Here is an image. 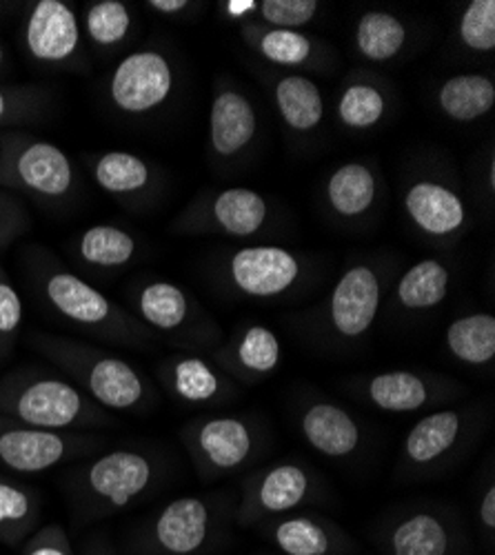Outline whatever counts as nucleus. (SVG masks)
<instances>
[{"label": "nucleus", "instance_id": "f257e3e1", "mask_svg": "<svg viewBox=\"0 0 495 555\" xmlns=\"http://www.w3.org/2000/svg\"><path fill=\"white\" fill-rule=\"evenodd\" d=\"M23 267L34 298L65 325L112 347L143 349L158 343V336L127 307L89 285L50 249L38 245L27 247Z\"/></svg>", "mask_w": 495, "mask_h": 555}, {"label": "nucleus", "instance_id": "f03ea898", "mask_svg": "<svg viewBox=\"0 0 495 555\" xmlns=\"http://www.w3.org/2000/svg\"><path fill=\"white\" fill-rule=\"evenodd\" d=\"M167 474V460L156 449L118 447L105 451L65 478L69 512L80 525L112 518L152 495Z\"/></svg>", "mask_w": 495, "mask_h": 555}, {"label": "nucleus", "instance_id": "7ed1b4c3", "mask_svg": "<svg viewBox=\"0 0 495 555\" xmlns=\"http://www.w3.org/2000/svg\"><path fill=\"white\" fill-rule=\"evenodd\" d=\"M31 347L50 360L96 404L116 413H143L156 404V389L127 358L92 343L48 332L29 334Z\"/></svg>", "mask_w": 495, "mask_h": 555}, {"label": "nucleus", "instance_id": "20e7f679", "mask_svg": "<svg viewBox=\"0 0 495 555\" xmlns=\"http://www.w3.org/2000/svg\"><path fill=\"white\" fill-rule=\"evenodd\" d=\"M0 413L18 423L50 431H94L116 425L103 409L71 380L40 369H14L0 378Z\"/></svg>", "mask_w": 495, "mask_h": 555}, {"label": "nucleus", "instance_id": "39448f33", "mask_svg": "<svg viewBox=\"0 0 495 555\" xmlns=\"http://www.w3.org/2000/svg\"><path fill=\"white\" fill-rule=\"evenodd\" d=\"M234 504L222 493L180 495L162 504L131 535L139 555H205L227 533Z\"/></svg>", "mask_w": 495, "mask_h": 555}, {"label": "nucleus", "instance_id": "423d86ee", "mask_svg": "<svg viewBox=\"0 0 495 555\" xmlns=\"http://www.w3.org/2000/svg\"><path fill=\"white\" fill-rule=\"evenodd\" d=\"M0 188L36 203L63 205L78 188L71 158L54 143L21 131H0Z\"/></svg>", "mask_w": 495, "mask_h": 555}, {"label": "nucleus", "instance_id": "0eeeda50", "mask_svg": "<svg viewBox=\"0 0 495 555\" xmlns=\"http://www.w3.org/2000/svg\"><path fill=\"white\" fill-rule=\"evenodd\" d=\"M129 311L158 338L198 353L222 343V330L200 305V300L169 281L152 278L143 281L129 294Z\"/></svg>", "mask_w": 495, "mask_h": 555}, {"label": "nucleus", "instance_id": "6e6552de", "mask_svg": "<svg viewBox=\"0 0 495 555\" xmlns=\"http://www.w3.org/2000/svg\"><path fill=\"white\" fill-rule=\"evenodd\" d=\"M180 440L205 482L249 467L262 449V429L245 415H205L180 429Z\"/></svg>", "mask_w": 495, "mask_h": 555}, {"label": "nucleus", "instance_id": "1a4fd4ad", "mask_svg": "<svg viewBox=\"0 0 495 555\" xmlns=\"http://www.w3.org/2000/svg\"><path fill=\"white\" fill-rule=\"evenodd\" d=\"M321 478L298 460H281L249 474L240 485L234 520L240 527H258L302 512L321 495Z\"/></svg>", "mask_w": 495, "mask_h": 555}, {"label": "nucleus", "instance_id": "9d476101", "mask_svg": "<svg viewBox=\"0 0 495 555\" xmlns=\"http://www.w3.org/2000/svg\"><path fill=\"white\" fill-rule=\"evenodd\" d=\"M103 444L101 436L38 429L0 413V469L10 474H44L92 455Z\"/></svg>", "mask_w": 495, "mask_h": 555}, {"label": "nucleus", "instance_id": "9b49d317", "mask_svg": "<svg viewBox=\"0 0 495 555\" xmlns=\"http://www.w3.org/2000/svg\"><path fill=\"white\" fill-rule=\"evenodd\" d=\"M385 281L374 262H353L338 278L321 313V332L336 345H357L374 330Z\"/></svg>", "mask_w": 495, "mask_h": 555}, {"label": "nucleus", "instance_id": "f8f14e48", "mask_svg": "<svg viewBox=\"0 0 495 555\" xmlns=\"http://www.w3.org/2000/svg\"><path fill=\"white\" fill-rule=\"evenodd\" d=\"M473 436V415L465 409H433L402 442L400 469L414 478L438 476L465 453Z\"/></svg>", "mask_w": 495, "mask_h": 555}, {"label": "nucleus", "instance_id": "ddd939ff", "mask_svg": "<svg viewBox=\"0 0 495 555\" xmlns=\"http://www.w3.org/2000/svg\"><path fill=\"white\" fill-rule=\"evenodd\" d=\"M378 544L385 555H460L467 533L452 508L414 504L382 525Z\"/></svg>", "mask_w": 495, "mask_h": 555}, {"label": "nucleus", "instance_id": "4468645a", "mask_svg": "<svg viewBox=\"0 0 495 555\" xmlns=\"http://www.w3.org/2000/svg\"><path fill=\"white\" fill-rule=\"evenodd\" d=\"M272 220L269 201L249 188H230L196 198L173 222L183 234L253 238Z\"/></svg>", "mask_w": 495, "mask_h": 555}, {"label": "nucleus", "instance_id": "2eb2a0df", "mask_svg": "<svg viewBox=\"0 0 495 555\" xmlns=\"http://www.w3.org/2000/svg\"><path fill=\"white\" fill-rule=\"evenodd\" d=\"M222 275L238 296L251 300H278L294 294L304 283L307 264L291 249L249 245L227 256Z\"/></svg>", "mask_w": 495, "mask_h": 555}, {"label": "nucleus", "instance_id": "dca6fc26", "mask_svg": "<svg viewBox=\"0 0 495 555\" xmlns=\"http://www.w3.org/2000/svg\"><path fill=\"white\" fill-rule=\"evenodd\" d=\"M23 50L40 67L82 72L87 61L76 10L63 0L31 3L23 23Z\"/></svg>", "mask_w": 495, "mask_h": 555}, {"label": "nucleus", "instance_id": "f3484780", "mask_svg": "<svg viewBox=\"0 0 495 555\" xmlns=\"http://www.w3.org/2000/svg\"><path fill=\"white\" fill-rule=\"evenodd\" d=\"M349 389L355 398L385 413H420L458 400L465 393L452 378L412 372V369H391V372L353 378Z\"/></svg>", "mask_w": 495, "mask_h": 555}, {"label": "nucleus", "instance_id": "a211bd4d", "mask_svg": "<svg viewBox=\"0 0 495 555\" xmlns=\"http://www.w3.org/2000/svg\"><path fill=\"white\" fill-rule=\"evenodd\" d=\"M175 89V69L167 54L154 48L127 54L109 76V103L125 116L160 109Z\"/></svg>", "mask_w": 495, "mask_h": 555}, {"label": "nucleus", "instance_id": "6ab92c4d", "mask_svg": "<svg viewBox=\"0 0 495 555\" xmlns=\"http://www.w3.org/2000/svg\"><path fill=\"white\" fill-rule=\"evenodd\" d=\"M156 378L180 404L222 406L238 396V385L200 353L180 351L156 364Z\"/></svg>", "mask_w": 495, "mask_h": 555}, {"label": "nucleus", "instance_id": "aec40b11", "mask_svg": "<svg viewBox=\"0 0 495 555\" xmlns=\"http://www.w3.org/2000/svg\"><path fill=\"white\" fill-rule=\"evenodd\" d=\"M211 362L236 385H260L278 372L283 345L274 330L262 322H247L216 347Z\"/></svg>", "mask_w": 495, "mask_h": 555}, {"label": "nucleus", "instance_id": "412c9836", "mask_svg": "<svg viewBox=\"0 0 495 555\" xmlns=\"http://www.w3.org/2000/svg\"><path fill=\"white\" fill-rule=\"evenodd\" d=\"M296 423L304 442L327 460H347L365 442L363 425L355 415L329 398H302Z\"/></svg>", "mask_w": 495, "mask_h": 555}, {"label": "nucleus", "instance_id": "4be33fe9", "mask_svg": "<svg viewBox=\"0 0 495 555\" xmlns=\"http://www.w3.org/2000/svg\"><path fill=\"white\" fill-rule=\"evenodd\" d=\"M258 531L281 555H351L353 538L331 518L296 512L258 525Z\"/></svg>", "mask_w": 495, "mask_h": 555}, {"label": "nucleus", "instance_id": "5701e85b", "mask_svg": "<svg viewBox=\"0 0 495 555\" xmlns=\"http://www.w3.org/2000/svg\"><path fill=\"white\" fill-rule=\"evenodd\" d=\"M258 133V112L230 82L213 89L209 105V152L218 163H232L251 147Z\"/></svg>", "mask_w": 495, "mask_h": 555}, {"label": "nucleus", "instance_id": "b1692460", "mask_svg": "<svg viewBox=\"0 0 495 555\" xmlns=\"http://www.w3.org/2000/svg\"><path fill=\"white\" fill-rule=\"evenodd\" d=\"M402 207L420 234L435 241H454L467 227L463 196L438 180H416L404 192Z\"/></svg>", "mask_w": 495, "mask_h": 555}, {"label": "nucleus", "instance_id": "393cba45", "mask_svg": "<svg viewBox=\"0 0 495 555\" xmlns=\"http://www.w3.org/2000/svg\"><path fill=\"white\" fill-rule=\"evenodd\" d=\"M240 36L262 61L283 69H321L329 61V48L307 31L266 27L258 21L240 25Z\"/></svg>", "mask_w": 495, "mask_h": 555}, {"label": "nucleus", "instance_id": "a878e982", "mask_svg": "<svg viewBox=\"0 0 495 555\" xmlns=\"http://www.w3.org/2000/svg\"><path fill=\"white\" fill-rule=\"evenodd\" d=\"M89 171H92L96 188L122 205L147 201L158 190L156 167L125 150L96 154L89 160Z\"/></svg>", "mask_w": 495, "mask_h": 555}, {"label": "nucleus", "instance_id": "bb28decb", "mask_svg": "<svg viewBox=\"0 0 495 555\" xmlns=\"http://www.w3.org/2000/svg\"><path fill=\"white\" fill-rule=\"evenodd\" d=\"M139 238L133 236L129 229L112 222H99L87 227L74 241L76 260L87 269L103 273H116L127 269L139 258Z\"/></svg>", "mask_w": 495, "mask_h": 555}, {"label": "nucleus", "instance_id": "cd10ccee", "mask_svg": "<svg viewBox=\"0 0 495 555\" xmlns=\"http://www.w3.org/2000/svg\"><path fill=\"white\" fill-rule=\"evenodd\" d=\"M378 173L367 163L338 165L325 182V201L334 216L342 220H360L374 211L378 203Z\"/></svg>", "mask_w": 495, "mask_h": 555}, {"label": "nucleus", "instance_id": "c85d7f7f", "mask_svg": "<svg viewBox=\"0 0 495 555\" xmlns=\"http://www.w3.org/2000/svg\"><path fill=\"white\" fill-rule=\"evenodd\" d=\"M42 520V498L29 485L0 472V544L21 548Z\"/></svg>", "mask_w": 495, "mask_h": 555}, {"label": "nucleus", "instance_id": "c756f323", "mask_svg": "<svg viewBox=\"0 0 495 555\" xmlns=\"http://www.w3.org/2000/svg\"><path fill=\"white\" fill-rule=\"evenodd\" d=\"M274 103L283 122L298 133L313 131L325 118L321 87L300 72H285L276 76Z\"/></svg>", "mask_w": 495, "mask_h": 555}, {"label": "nucleus", "instance_id": "7c9ffc66", "mask_svg": "<svg viewBox=\"0 0 495 555\" xmlns=\"http://www.w3.org/2000/svg\"><path fill=\"white\" fill-rule=\"evenodd\" d=\"M435 103L448 120L476 122L495 107V82L484 74L452 76L438 87Z\"/></svg>", "mask_w": 495, "mask_h": 555}, {"label": "nucleus", "instance_id": "2f4dec72", "mask_svg": "<svg viewBox=\"0 0 495 555\" xmlns=\"http://www.w3.org/2000/svg\"><path fill=\"white\" fill-rule=\"evenodd\" d=\"M389 105L387 89L374 76L357 72L349 76L340 91L336 116L344 129L367 131L385 120Z\"/></svg>", "mask_w": 495, "mask_h": 555}, {"label": "nucleus", "instance_id": "473e14b6", "mask_svg": "<svg viewBox=\"0 0 495 555\" xmlns=\"http://www.w3.org/2000/svg\"><path fill=\"white\" fill-rule=\"evenodd\" d=\"M409 29L395 14L372 10L355 21L353 44L357 54L369 63L385 65L395 61L407 48Z\"/></svg>", "mask_w": 495, "mask_h": 555}, {"label": "nucleus", "instance_id": "72a5a7b5", "mask_svg": "<svg viewBox=\"0 0 495 555\" xmlns=\"http://www.w3.org/2000/svg\"><path fill=\"white\" fill-rule=\"evenodd\" d=\"M452 287V269L442 260L425 258L400 275L395 285V302L402 311L418 313L442 305Z\"/></svg>", "mask_w": 495, "mask_h": 555}, {"label": "nucleus", "instance_id": "f704fd0d", "mask_svg": "<svg viewBox=\"0 0 495 555\" xmlns=\"http://www.w3.org/2000/svg\"><path fill=\"white\" fill-rule=\"evenodd\" d=\"M444 345L460 364H491L495 360V315L478 311L456 318L444 332Z\"/></svg>", "mask_w": 495, "mask_h": 555}, {"label": "nucleus", "instance_id": "c9c22d12", "mask_svg": "<svg viewBox=\"0 0 495 555\" xmlns=\"http://www.w3.org/2000/svg\"><path fill=\"white\" fill-rule=\"evenodd\" d=\"M133 29V12L122 0L87 3L80 21L82 36L101 52L118 50Z\"/></svg>", "mask_w": 495, "mask_h": 555}, {"label": "nucleus", "instance_id": "e433bc0d", "mask_svg": "<svg viewBox=\"0 0 495 555\" xmlns=\"http://www.w3.org/2000/svg\"><path fill=\"white\" fill-rule=\"evenodd\" d=\"M52 107V91L38 85H0V131L27 125Z\"/></svg>", "mask_w": 495, "mask_h": 555}, {"label": "nucleus", "instance_id": "4c0bfd02", "mask_svg": "<svg viewBox=\"0 0 495 555\" xmlns=\"http://www.w3.org/2000/svg\"><path fill=\"white\" fill-rule=\"evenodd\" d=\"M25 322L23 298L0 260V364L8 362L18 345Z\"/></svg>", "mask_w": 495, "mask_h": 555}, {"label": "nucleus", "instance_id": "58836bf2", "mask_svg": "<svg viewBox=\"0 0 495 555\" xmlns=\"http://www.w3.org/2000/svg\"><path fill=\"white\" fill-rule=\"evenodd\" d=\"M458 38L476 54L495 50V0H473L465 8L458 21Z\"/></svg>", "mask_w": 495, "mask_h": 555}, {"label": "nucleus", "instance_id": "ea45409f", "mask_svg": "<svg viewBox=\"0 0 495 555\" xmlns=\"http://www.w3.org/2000/svg\"><path fill=\"white\" fill-rule=\"evenodd\" d=\"M321 3L316 0H264L258 3V23L276 29L302 31L318 16Z\"/></svg>", "mask_w": 495, "mask_h": 555}, {"label": "nucleus", "instance_id": "a19ab883", "mask_svg": "<svg viewBox=\"0 0 495 555\" xmlns=\"http://www.w3.org/2000/svg\"><path fill=\"white\" fill-rule=\"evenodd\" d=\"M31 227V218L16 194L0 188V251L25 236Z\"/></svg>", "mask_w": 495, "mask_h": 555}, {"label": "nucleus", "instance_id": "79ce46f5", "mask_svg": "<svg viewBox=\"0 0 495 555\" xmlns=\"http://www.w3.org/2000/svg\"><path fill=\"white\" fill-rule=\"evenodd\" d=\"M23 555H76L67 531L56 525H42L25 544Z\"/></svg>", "mask_w": 495, "mask_h": 555}, {"label": "nucleus", "instance_id": "37998d69", "mask_svg": "<svg viewBox=\"0 0 495 555\" xmlns=\"http://www.w3.org/2000/svg\"><path fill=\"white\" fill-rule=\"evenodd\" d=\"M478 527L486 544L495 540V487L489 485L478 502Z\"/></svg>", "mask_w": 495, "mask_h": 555}, {"label": "nucleus", "instance_id": "c03bdc74", "mask_svg": "<svg viewBox=\"0 0 495 555\" xmlns=\"http://www.w3.org/2000/svg\"><path fill=\"white\" fill-rule=\"evenodd\" d=\"M222 12L243 25L258 12V3H253V0H227V3H222Z\"/></svg>", "mask_w": 495, "mask_h": 555}, {"label": "nucleus", "instance_id": "a18cd8bd", "mask_svg": "<svg viewBox=\"0 0 495 555\" xmlns=\"http://www.w3.org/2000/svg\"><path fill=\"white\" fill-rule=\"evenodd\" d=\"M147 8L160 16H180L192 8L187 0H149Z\"/></svg>", "mask_w": 495, "mask_h": 555}, {"label": "nucleus", "instance_id": "49530a36", "mask_svg": "<svg viewBox=\"0 0 495 555\" xmlns=\"http://www.w3.org/2000/svg\"><path fill=\"white\" fill-rule=\"evenodd\" d=\"M489 194H495V160H493V156H491V163H489Z\"/></svg>", "mask_w": 495, "mask_h": 555}, {"label": "nucleus", "instance_id": "de8ad7c7", "mask_svg": "<svg viewBox=\"0 0 495 555\" xmlns=\"http://www.w3.org/2000/svg\"><path fill=\"white\" fill-rule=\"evenodd\" d=\"M8 65V54H5V48H3V40H0V72L5 69Z\"/></svg>", "mask_w": 495, "mask_h": 555}, {"label": "nucleus", "instance_id": "09e8293b", "mask_svg": "<svg viewBox=\"0 0 495 555\" xmlns=\"http://www.w3.org/2000/svg\"><path fill=\"white\" fill-rule=\"evenodd\" d=\"M87 555H114V553L107 551V548H94V551H89Z\"/></svg>", "mask_w": 495, "mask_h": 555}]
</instances>
